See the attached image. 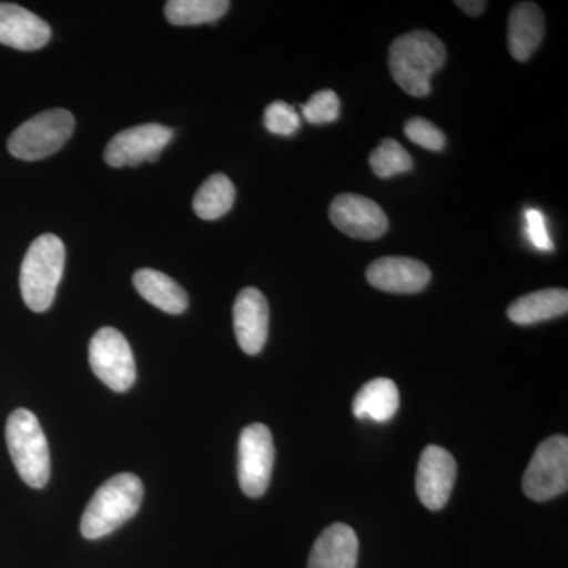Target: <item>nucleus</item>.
I'll list each match as a JSON object with an SVG mask.
<instances>
[{
  "label": "nucleus",
  "mask_w": 568,
  "mask_h": 568,
  "mask_svg": "<svg viewBox=\"0 0 568 568\" xmlns=\"http://www.w3.org/2000/svg\"><path fill=\"white\" fill-rule=\"evenodd\" d=\"M545 33V17L537 3L519 2L508 17V51L518 62H526L540 47Z\"/></svg>",
  "instance_id": "16"
},
{
  "label": "nucleus",
  "mask_w": 568,
  "mask_h": 568,
  "mask_svg": "<svg viewBox=\"0 0 568 568\" xmlns=\"http://www.w3.org/2000/svg\"><path fill=\"white\" fill-rule=\"evenodd\" d=\"M264 125L278 136H291L301 129V118L291 104L274 102L264 112Z\"/></svg>",
  "instance_id": "25"
},
{
  "label": "nucleus",
  "mask_w": 568,
  "mask_h": 568,
  "mask_svg": "<svg viewBox=\"0 0 568 568\" xmlns=\"http://www.w3.org/2000/svg\"><path fill=\"white\" fill-rule=\"evenodd\" d=\"M89 364L97 377L112 390H129L136 381L132 347L118 328L103 327L92 336Z\"/></svg>",
  "instance_id": "7"
},
{
  "label": "nucleus",
  "mask_w": 568,
  "mask_h": 568,
  "mask_svg": "<svg viewBox=\"0 0 568 568\" xmlns=\"http://www.w3.org/2000/svg\"><path fill=\"white\" fill-rule=\"evenodd\" d=\"M446 59V47L435 33L406 32L390 44L388 69L403 91L413 97H426L432 91L433 74Z\"/></svg>",
  "instance_id": "1"
},
{
  "label": "nucleus",
  "mask_w": 568,
  "mask_h": 568,
  "mask_svg": "<svg viewBox=\"0 0 568 568\" xmlns=\"http://www.w3.org/2000/svg\"><path fill=\"white\" fill-rule=\"evenodd\" d=\"M358 538L354 529L335 523L317 537L308 559V568H355Z\"/></svg>",
  "instance_id": "15"
},
{
  "label": "nucleus",
  "mask_w": 568,
  "mask_h": 568,
  "mask_svg": "<svg viewBox=\"0 0 568 568\" xmlns=\"http://www.w3.org/2000/svg\"><path fill=\"white\" fill-rule=\"evenodd\" d=\"M399 407L398 387L387 377L366 383L355 395L353 403L354 416L361 420H373L377 424L390 420Z\"/></svg>",
  "instance_id": "19"
},
{
  "label": "nucleus",
  "mask_w": 568,
  "mask_h": 568,
  "mask_svg": "<svg viewBox=\"0 0 568 568\" xmlns=\"http://www.w3.org/2000/svg\"><path fill=\"white\" fill-rule=\"evenodd\" d=\"M268 304L256 287H245L235 298L233 308L234 332L239 346L245 354L263 351L268 335Z\"/></svg>",
  "instance_id": "13"
},
{
  "label": "nucleus",
  "mask_w": 568,
  "mask_h": 568,
  "mask_svg": "<svg viewBox=\"0 0 568 568\" xmlns=\"http://www.w3.org/2000/svg\"><path fill=\"white\" fill-rule=\"evenodd\" d=\"M275 447L271 429L263 424L246 426L239 439V484L248 497L263 496L274 470Z\"/></svg>",
  "instance_id": "8"
},
{
  "label": "nucleus",
  "mask_w": 568,
  "mask_h": 568,
  "mask_svg": "<svg viewBox=\"0 0 568 568\" xmlns=\"http://www.w3.org/2000/svg\"><path fill=\"white\" fill-rule=\"evenodd\" d=\"M455 6L459 7L469 17H478L487 9L488 3L484 0H457Z\"/></svg>",
  "instance_id": "27"
},
{
  "label": "nucleus",
  "mask_w": 568,
  "mask_h": 568,
  "mask_svg": "<svg viewBox=\"0 0 568 568\" xmlns=\"http://www.w3.org/2000/svg\"><path fill=\"white\" fill-rule=\"evenodd\" d=\"M51 40L47 21L17 3L0 2V43L20 51H36Z\"/></svg>",
  "instance_id": "14"
},
{
  "label": "nucleus",
  "mask_w": 568,
  "mask_h": 568,
  "mask_svg": "<svg viewBox=\"0 0 568 568\" xmlns=\"http://www.w3.org/2000/svg\"><path fill=\"white\" fill-rule=\"evenodd\" d=\"M230 6L226 0H171L164 14L174 26L213 24L226 14Z\"/></svg>",
  "instance_id": "21"
},
{
  "label": "nucleus",
  "mask_w": 568,
  "mask_h": 568,
  "mask_svg": "<svg viewBox=\"0 0 568 568\" xmlns=\"http://www.w3.org/2000/svg\"><path fill=\"white\" fill-rule=\"evenodd\" d=\"M405 134L407 140L426 151L440 152L447 144V138L443 130L437 129L435 123L426 121L424 118H414L407 121Z\"/></svg>",
  "instance_id": "24"
},
{
  "label": "nucleus",
  "mask_w": 568,
  "mask_h": 568,
  "mask_svg": "<svg viewBox=\"0 0 568 568\" xmlns=\"http://www.w3.org/2000/svg\"><path fill=\"white\" fill-rule=\"evenodd\" d=\"M173 136V130L160 123H145L123 130L108 144L104 162L111 168L140 166L145 162H156Z\"/></svg>",
  "instance_id": "9"
},
{
  "label": "nucleus",
  "mask_w": 568,
  "mask_h": 568,
  "mask_svg": "<svg viewBox=\"0 0 568 568\" xmlns=\"http://www.w3.org/2000/svg\"><path fill=\"white\" fill-rule=\"evenodd\" d=\"M305 121L313 125L335 122L339 118V99L334 91H320L313 93L312 99L302 106Z\"/></svg>",
  "instance_id": "23"
},
{
  "label": "nucleus",
  "mask_w": 568,
  "mask_h": 568,
  "mask_svg": "<svg viewBox=\"0 0 568 568\" xmlns=\"http://www.w3.org/2000/svg\"><path fill=\"white\" fill-rule=\"evenodd\" d=\"M567 290L551 287V290L523 295V297H519L518 301L508 306L507 316L511 323L532 325L567 315Z\"/></svg>",
  "instance_id": "18"
},
{
  "label": "nucleus",
  "mask_w": 568,
  "mask_h": 568,
  "mask_svg": "<svg viewBox=\"0 0 568 568\" xmlns=\"http://www.w3.org/2000/svg\"><path fill=\"white\" fill-rule=\"evenodd\" d=\"M366 280L384 293L417 294L432 280V271L428 265L414 257L387 256L369 264Z\"/></svg>",
  "instance_id": "12"
},
{
  "label": "nucleus",
  "mask_w": 568,
  "mask_h": 568,
  "mask_svg": "<svg viewBox=\"0 0 568 568\" xmlns=\"http://www.w3.org/2000/svg\"><path fill=\"white\" fill-rule=\"evenodd\" d=\"M525 220L526 237L534 245V248L540 250V252H552L555 246H552L544 213L538 209H528L525 212Z\"/></svg>",
  "instance_id": "26"
},
{
  "label": "nucleus",
  "mask_w": 568,
  "mask_h": 568,
  "mask_svg": "<svg viewBox=\"0 0 568 568\" xmlns=\"http://www.w3.org/2000/svg\"><path fill=\"white\" fill-rule=\"evenodd\" d=\"M144 488L140 477L123 473L97 489L81 519L82 536L97 540L110 536L140 510Z\"/></svg>",
  "instance_id": "2"
},
{
  "label": "nucleus",
  "mask_w": 568,
  "mask_h": 568,
  "mask_svg": "<svg viewBox=\"0 0 568 568\" xmlns=\"http://www.w3.org/2000/svg\"><path fill=\"white\" fill-rule=\"evenodd\" d=\"M568 487V439L551 436L534 452L525 477L523 491L537 503L564 495Z\"/></svg>",
  "instance_id": "6"
},
{
  "label": "nucleus",
  "mask_w": 568,
  "mask_h": 568,
  "mask_svg": "<svg viewBox=\"0 0 568 568\" xmlns=\"http://www.w3.org/2000/svg\"><path fill=\"white\" fill-rule=\"evenodd\" d=\"M65 267V246L58 235L43 234L32 242L21 265L20 286L24 304L36 313L52 305Z\"/></svg>",
  "instance_id": "3"
},
{
  "label": "nucleus",
  "mask_w": 568,
  "mask_h": 568,
  "mask_svg": "<svg viewBox=\"0 0 568 568\" xmlns=\"http://www.w3.org/2000/svg\"><path fill=\"white\" fill-rule=\"evenodd\" d=\"M74 130L71 112L54 108L40 112L11 133L9 152L14 159L37 162L54 155Z\"/></svg>",
  "instance_id": "5"
},
{
  "label": "nucleus",
  "mask_w": 568,
  "mask_h": 568,
  "mask_svg": "<svg viewBox=\"0 0 568 568\" xmlns=\"http://www.w3.org/2000/svg\"><path fill=\"white\" fill-rule=\"evenodd\" d=\"M235 200L234 183L224 174H213L197 190L193 200V209L200 219H222L233 209Z\"/></svg>",
  "instance_id": "20"
},
{
  "label": "nucleus",
  "mask_w": 568,
  "mask_h": 568,
  "mask_svg": "<svg viewBox=\"0 0 568 568\" xmlns=\"http://www.w3.org/2000/svg\"><path fill=\"white\" fill-rule=\"evenodd\" d=\"M7 446L18 474L29 487L43 488L50 480V446L39 418L31 410L10 414L6 428Z\"/></svg>",
  "instance_id": "4"
},
{
  "label": "nucleus",
  "mask_w": 568,
  "mask_h": 568,
  "mask_svg": "<svg viewBox=\"0 0 568 568\" xmlns=\"http://www.w3.org/2000/svg\"><path fill=\"white\" fill-rule=\"evenodd\" d=\"M457 480V462L446 448L428 446L418 462L416 489L418 499L428 510L444 508Z\"/></svg>",
  "instance_id": "11"
},
{
  "label": "nucleus",
  "mask_w": 568,
  "mask_h": 568,
  "mask_svg": "<svg viewBox=\"0 0 568 568\" xmlns=\"http://www.w3.org/2000/svg\"><path fill=\"white\" fill-rule=\"evenodd\" d=\"M369 166L377 178L390 179L413 170L414 162L413 156L399 142L383 140L369 155Z\"/></svg>",
  "instance_id": "22"
},
{
  "label": "nucleus",
  "mask_w": 568,
  "mask_h": 568,
  "mask_svg": "<svg viewBox=\"0 0 568 568\" xmlns=\"http://www.w3.org/2000/svg\"><path fill=\"white\" fill-rule=\"evenodd\" d=\"M133 284L142 298L170 315H181L189 306V294L171 276L153 268H141L133 276Z\"/></svg>",
  "instance_id": "17"
},
{
  "label": "nucleus",
  "mask_w": 568,
  "mask_h": 568,
  "mask_svg": "<svg viewBox=\"0 0 568 568\" xmlns=\"http://www.w3.org/2000/svg\"><path fill=\"white\" fill-rule=\"evenodd\" d=\"M331 222L342 233L362 241H375L388 230V219L381 205L361 194H338L328 211Z\"/></svg>",
  "instance_id": "10"
}]
</instances>
